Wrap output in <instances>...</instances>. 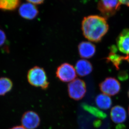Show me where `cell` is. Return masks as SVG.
Here are the masks:
<instances>
[{
	"instance_id": "cell-1",
	"label": "cell",
	"mask_w": 129,
	"mask_h": 129,
	"mask_svg": "<svg viewBox=\"0 0 129 129\" xmlns=\"http://www.w3.org/2000/svg\"><path fill=\"white\" fill-rule=\"evenodd\" d=\"M83 35L91 42L101 41L109 30L107 19L98 15H90L84 17L82 21Z\"/></svg>"
},
{
	"instance_id": "cell-2",
	"label": "cell",
	"mask_w": 129,
	"mask_h": 129,
	"mask_svg": "<svg viewBox=\"0 0 129 129\" xmlns=\"http://www.w3.org/2000/svg\"><path fill=\"white\" fill-rule=\"evenodd\" d=\"M27 79L30 84L35 87L46 89L49 87L46 73L43 68L36 66L30 69L28 72Z\"/></svg>"
},
{
	"instance_id": "cell-3",
	"label": "cell",
	"mask_w": 129,
	"mask_h": 129,
	"mask_svg": "<svg viewBox=\"0 0 129 129\" xmlns=\"http://www.w3.org/2000/svg\"><path fill=\"white\" fill-rule=\"evenodd\" d=\"M68 92L69 96L72 99L77 101L80 100L86 93L85 82L82 79H75L68 85Z\"/></svg>"
},
{
	"instance_id": "cell-4",
	"label": "cell",
	"mask_w": 129,
	"mask_h": 129,
	"mask_svg": "<svg viewBox=\"0 0 129 129\" xmlns=\"http://www.w3.org/2000/svg\"><path fill=\"white\" fill-rule=\"evenodd\" d=\"M121 4L120 1L102 0L98 3V9L103 17L107 19L113 16L119 10Z\"/></svg>"
},
{
	"instance_id": "cell-5",
	"label": "cell",
	"mask_w": 129,
	"mask_h": 129,
	"mask_svg": "<svg viewBox=\"0 0 129 129\" xmlns=\"http://www.w3.org/2000/svg\"><path fill=\"white\" fill-rule=\"evenodd\" d=\"M76 74L74 67L67 63H62L56 70V77L60 80L64 82H70L75 79Z\"/></svg>"
},
{
	"instance_id": "cell-6",
	"label": "cell",
	"mask_w": 129,
	"mask_h": 129,
	"mask_svg": "<svg viewBox=\"0 0 129 129\" xmlns=\"http://www.w3.org/2000/svg\"><path fill=\"white\" fill-rule=\"evenodd\" d=\"M100 90L109 96H114L119 93L121 85L117 79L113 77H107L102 81L100 85Z\"/></svg>"
},
{
	"instance_id": "cell-7",
	"label": "cell",
	"mask_w": 129,
	"mask_h": 129,
	"mask_svg": "<svg viewBox=\"0 0 129 129\" xmlns=\"http://www.w3.org/2000/svg\"><path fill=\"white\" fill-rule=\"evenodd\" d=\"M21 122L26 129H35L40 124V118L38 114L34 111H27L22 116Z\"/></svg>"
},
{
	"instance_id": "cell-8",
	"label": "cell",
	"mask_w": 129,
	"mask_h": 129,
	"mask_svg": "<svg viewBox=\"0 0 129 129\" xmlns=\"http://www.w3.org/2000/svg\"><path fill=\"white\" fill-rule=\"evenodd\" d=\"M18 12L21 17L27 20H33L39 14V10L35 5L30 3H25L20 6Z\"/></svg>"
},
{
	"instance_id": "cell-9",
	"label": "cell",
	"mask_w": 129,
	"mask_h": 129,
	"mask_svg": "<svg viewBox=\"0 0 129 129\" xmlns=\"http://www.w3.org/2000/svg\"><path fill=\"white\" fill-rule=\"evenodd\" d=\"M117 46L119 51L129 55V28L122 30L117 39Z\"/></svg>"
},
{
	"instance_id": "cell-10",
	"label": "cell",
	"mask_w": 129,
	"mask_h": 129,
	"mask_svg": "<svg viewBox=\"0 0 129 129\" xmlns=\"http://www.w3.org/2000/svg\"><path fill=\"white\" fill-rule=\"evenodd\" d=\"M96 46L89 42H82L78 45V51L82 58H89L93 56L96 52Z\"/></svg>"
},
{
	"instance_id": "cell-11",
	"label": "cell",
	"mask_w": 129,
	"mask_h": 129,
	"mask_svg": "<svg viewBox=\"0 0 129 129\" xmlns=\"http://www.w3.org/2000/svg\"><path fill=\"white\" fill-rule=\"evenodd\" d=\"M75 69L78 75L81 77H85L91 73L93 70V67L90 61L82 59L77 61Z\"/></svg>"
},
{
	"instance_id": "cell-12",
	"label": "cell",
	"mask_w": 129,
	"mask_h": 129,
	"mask_svg": "<svg viewBox=\"0 0 129 129\" xmlns=\"http://www.w3.org/2000/svg\"><path fill=\"white\" fill-rule=\"evenodd\" d=\"M110 117L114 122L120 124L126 120L127 112L124 107L120 105H116L111 109Z\"/></svg>"
},
{
	"instance_id": "cell-13",
	"label": "cell",
	"mask_w": 129,
	"mask_h": 129,
	"mask_svg": "<svg viewBox=\"0 0 129 129\" xmlns=\"http://www.w3.org/2000/svg\"><path fill=\"white\" fill-rule=\"evenodd\" d=\"M106 59L108 63H111L116 70H119V66L122 61H125L129 62V55L122 56L117 54V52L110 51Z\"/></svg>"
},
{
	"instance_id": "cell-14",
	"label": "cell",
	"mask_w": 129,
	"mask_h": 129,
	"mask_svg": "<svg viewBox=\"0 0 129 129\" xmlns=\"http://www.w3.org/2000/svg\"><path fill=\"white\" fill-rule=\"evenodd\" d=\"M95 102L99 108L102 110L109 109L112 105V100L109 95L106 94H99L95 98Z\"/></svg>"
},
{
	"instance_id": "cell-15",
	"label": "cell",
	"mask_w": 129,
	"mask_h": 129,
	"mask_svg": "<svg viewBox=\"0 0 129 129\" xmlns=\"http://www.w3.org/2000/svg\"><path fill=\"white\" fill-rule=\"evenodd\" d=\"M21 1L19 0H0V10L12 11L19 6Z\"/></svg>"
},
{
	"instance_id": "cell-16",
	"label": "cell",
	"mask_w": 129,
	"mask_h": 129,
	"mask_svg": "<svg viewBox=\"0 0 129 129\" xmlns=\"http://www.w3.org/2000/svg\"><path fill=\"white\" fill-rule=\"evenodd\" d=\"M82 107L85 111L99 119H105L107 117V115L105 112L99 110L98 108L87 105V104H82Z\"/></svg>"
},
{
	"instance_id": "cell-17",
	"label": "cell",
	"mask_w": 129,
	"mask_h": 129,
	"mask_svg": "<svg viewBox=\"0 0 129 129\" xmlns=\"http://www.w3.org/2000/svg\"><path fill=\"white\" fill-rule=\"evenodd\" d=\"M13 87L12 81L7 77L0 78V96H4L11 91Z\"/></svg>"
},
{
	"instance_id": "cell-18",
	"label": "cell",
	"mask_w": 129,
	"mask_h": 129,
	"mask_svg": "<svg viewBox=\"0 0 129 129\" xmlns=\"http://www.w3.org/2000/svg\"><path fill=\"white\" fill-rule=\"evenodd\" d=\"M118 78L119 80L125 81L127 80L129 78V75L127 72L124 70L121 71L118 74Z\"/></svg>"
},
{
	"instance_id": "cell-19",
	"label": "cell",
	"mask_w": 129,
	"mask_h": 129,
	"mask_svg": "<svg viewBox=\"0 0 129 129\" xmlns=\"http://www.w3.org/2000/svg\"><path fill=\"white\" fill-rule=\"evenodd\" d=\"M6 42V36L4 30L0 29V47Z\"/></svg>"
},
{
	"instance_id": "cell-20",
	"label": "cell",
	"mask_w": 129,
	"mask_h": 129,
	"mask_svg": "<svg viewBox=\"0 0 129 129\" xmlns=\"http://www.w3.org/2000/svg\"><path fill=\"white\" fill-rule=\"evenodd\" d=\"M102 124V122L100 119H96L93 122V126L96 128H99L101 126Z\"/></svg>"
},
{
	"instance_id": "cell-21",
	"label": "cell",
	"mask_w": 129,
	"mask_h": 129,
	"mask_svg": "<svg viewBox=\"0 0 129 129\" xmlns=\"http://www.w3.org/2000/svg\"><path fill=\"white\" fill-rule=\"evenodd\" d=\"M27 2L30 3L34 5H40L43 4L44 1L42 0H37V1H27Z\"/></svg>"
},
{
	"instance_id": "cell-22",
	"label": "cell",
	"mask_w": 129,
	"mask_h": 129,
	"mask_svg": "<svg viewBox=\"0 0 129 129\" xmlns=\"http://www.w3.org/2000/svg\"><path fill=\"white\" fill-rule=\"evenodd\" d=\"M126 127L123 124H119L116 126V129H126Z\"/></svg>"
},
{
	"instance_id": "cell-23",
	"label": "cell",
	"mask_w": 129,
	"mask_h": 129,
	"mask_svg": "<svg viewBox=\"0 0 129 129\" xmlns=\"http://www.w3.org/2000/svg\"><path fill=\"white\" fill-rule=\"evenodd\" d=\"M121 4H125V5H127V6L129 7V1H125V0H123V1H120Z\"/></svg>"
},
{
	"instance_id": "cell-24",
	"label": "cell",
	"mask_w": 129,
	"mask_h": 129,
	"mask_svg": "<svg viewBox=\"0 0 129 129\" xmlns=\"http://www.w3.org/2000/svg\"><path fill=\"white\" fill-rule=\"evenodd\" d=\"M10 129H26V128H24L23 126H15V127H13L12 128H10Z\"/></svg>"
},
{
	"instance_id": "cell-25",
	"label": "cell",
	"mask_w": 129,
	"mask_h": 129,
	"mask_svg": "<svg viewBox=\"0 0 129 129\" xmlns=\"http://www.w3.org/2000/svg\"><path fill=\"white\" fill-rule=\"evenodd\" d=\"M127 94H128V98H129V90H128V93H127Z\"/></svg>"
},
{
	"instance_id": "cell-26",
	"label": "cell",
	"mask_w": 129,
	"mask_h": 129,
	"mask_svg": "<svg viewBox=\"0 0 129 129\" xmlns=\"http://www.w3.org/2000/svg\"><path fill=\"white\" fill-rule=\"evenodd\" d=\"M128 112H129V108H128Z\"/></svg>"
}]
</instances>
